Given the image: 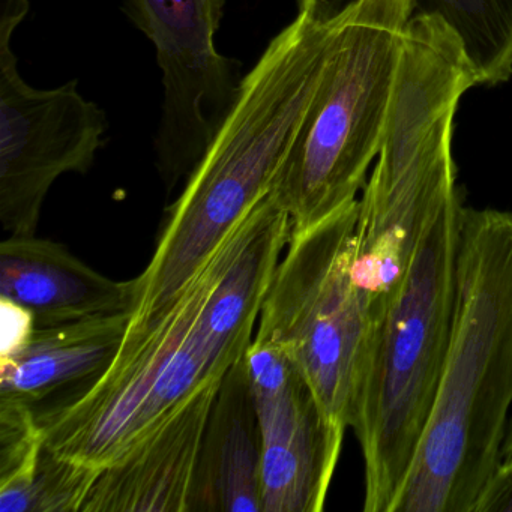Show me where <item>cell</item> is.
<instances>
[{"mask_svg": "<svg viewBox=\"0 0 512 512\" xmlns=\"http://www.w3.org/2000/svg\"><path fill=\"white\" fill-rule=\"evenodd\" d=\"M290 239L292 221L271 191L164 310L130 320L104 373L37 412L46 445L68 460L107 469L191 397L218 385L253 343Z\"/></svg>", "mask_w": 512, "mask_h": 512, "instance_id": "1", "label": "cell"}, {"mask_svg": "<svg viewBox=\"0 0 512 512\" xmlns=\"http://www.w3.org/2000/svg\"><path fill=\"white\" fill-rule=\"evenodd\" d=\"M512 409V212L463 206L451 340L392 512H475Z\"/></svg>", "mask_w": 512, "mask_h": 512, "instance_id": "2", "label": "cell"}, {"mask_svg": "<svg viewBox=\"0 0 512 512\" xmlns=\"http://www.w3.org/2000/svg\"><path fill=\"white\" fill-rule=\"evenodd\" d=\"M335 22L299 13L239 86L184 190L170 206L131 319L160 313L245 215L274 190L328 61Z\"/></svg>", "mask_w": 512, "mask_h": 512, "instance_id": "3", "label": "cell"}, {"mask_svg": "<svg viewBox=\"0 0 512 512\" xmlns=\"http://www.w3.org/2000/svg\"><path fill=\"white\" fill-rule=\"evenodd\" d=\"M479 85L457 32L434 14L410 19L382 148L358 199L353 275L379 323L427 230L458 191V104Z\"/></svg>", "mask_w": 512, "mask_h": 512, "instance_id": "4", "label": "cell"}, {"mask_svg": "<svg viewBox=\"0 0 512 512\" xmlns=\"http://www.w3.org/2000/svg\"><path fill=\"white\" fill-rule=\"evenodd\" d=\"M463 206L458 188L371 334L350 424L364 460L365 512H392L433 410L454 323Z\"/></svg>", "mask_w": 512, "mask_h": 512, "instance_id": "5", "label": "cell"}, {"mask_svg": "<svg viewBox=\"0 0 512 512\" xmlns=\"http://www.w3.org/2000/svg\"><path fill=\"white\" fill-rule=\"evenodd\" d=\"M416 0H350L274 193L307 230L358 200L385 139Z\"/></svg>", "mask_w": 512, "mask_h": 512, "instance_id": "6", "label": "cell"}, {"mask_svg": "<svg viewBox=\"0 0 512 512\" xmlns=\"http://www.w3.org/2000/svg\"><path fill=\"white\" fill-rule=\"evenodd\" d=\"M356 223L358 200L292 233L254 334L298 365L326 418L344 433L374 329L353 275Z\"/></svg>", "mask_w": 512, "mask_h": 512, "instance_id": "7", "label": "cell"}, {"mask_svg": "<svg viewBox=\"0 0 512 512\" xmlns=\"http://www.w3.org/2000/svg\"><path fill=\"white\" fill-rule=\"evenodd\" d=\"M17 28L0 25V226L35 235L53 184L85 175L106 139V112L80 94L77 80L53 89L29 85L13 52Z\"/></svg>", "mask_w": 512, "mask_h": 512, "instance_id": "8", "label": "cell"}, {"mask_svg": "<svg viewBox=\"0 0 512 512\" xmlns=\"http://www.w3.org/2000/svg\"><path fill=\"white\" fill-rule=\"evenodd\" d=\"M227 0H124L128 19L154 44L163 74V112L155 136L167 193L187 181L235 103L238 62L215 38Z\"/></svg>", "mask_w": 512, "mask_h": 512, "instance_id": "9", "label": "cell"}, {"mask_svg": "<svg viewBox=\"0 0 512 512\" xmlns=\"http://www.w3.org/2000/svg\"><path fill=\"white\" fill-rule=\"evenodd\" d=\"M245 362L262 436L263 512L322 511L346 433L286 353L253 340Z\"/></svg>", "mask_w": 512, "mask_h": 512, "instance_id": "10", "label": "cell"}, {"mask_svg": "<svg viewBox=\"0 0 512 512\" xmlns=\"http://www.w3.org/2000/svg\"><path fill=\"white\" fill-rule=\"evenodd\" d=\"M218 385L191 397L124 460L101 470L82 512H190Z\"/></svg>", "mask_w": 512, "mask_h": 512, "instance_id": "11", "label": "cell"}, {"mask_svg": "<svg viewBox=\"0 0 512 512\" xmlns=\"http://www.w3.org/2000/svg\"><path fill=\"white\" fill-rule=\"evenodd\" d=\"M0 298L31 311L37 328H46L134 313L137 283L106 277L50 239L8 236L0 244Z\"/></svg>", "mask_w": 512, "mask_h": 512, "instance_id": "12", "label": "cell"}, {"mask_svg": "<svg viewBox=\"0 0 512 512\" xmlns=\"http://www.w3.org/2000/svg\"><path fill=\"white\" fill-rule=\"evenodd\" d=\"M190 512H263L262 436L245 356L218 385Z\"/></svg>", "mask_w": 512, "mask_h": 512, "instance_id": "13", "label": "cell"}, {"mask_svg": "<svg viewBox=\"0 0 512 512\" xmlns=\"http://www.w3.org/2000/svg\"><path fill=\"white\" fill-rule=\"evenodd\" d=\"M133 313L35 328L13 355L0 356V400L35 404L97 379L112 364Z\"/></svg>", "mask_w": 512, "mask_h": 512, "instance_id": "14", "label": "cell"}, {"mask_svg": "<svg viewBox=\"0 0 512 512\" xmlns=\"http://www.w3.org/2000/svg\"><path fill=\"white\" fill-rule=\"evenodd\" d=\"M350 0H299V13L319 22L337 17ZM416 13L442 17L460 37L479 85L512 77V0H416Z\"/></svg>", "mask_w": 512, "mask_h": 512, "instance_id": "15", "label": "cell"}, {"mask_svg": "<svg viewBox=\"0 0 512 512\" xmlns=\"http://www.w3.org/2000/svg\"><path fill=\"white\" fill-rule=\"evenodd\" d=\"M100 472L44 445L31 469L0 481V511L82 512Z\"/></svg>", "mask_w": 512, "mask_h": 512, "instance_id": "16", "label": "cell"}, {"mask_svg": "<svg viewBox=\"0 0 512 512\" xmlns=\"http://www.w3.org/2000/svg\"><path fill=\"white\" fill-rule=\"evenodd\" d=\"M0 317V356L13 355L28 343L37 328V323L31 311L5 298H0Z\"/></svg>", "mask_w": 512, "mask_h": 512, "instance_id": "17", "label": "cell"}, {"mask_svg": "<svg viewBox=\"0 0 512 512\" xmlns=\"http://www.w3.org/2000/svg\"><path fill=\"white\" fill-rule=\"evenodd\" d=\"M475 512H512V458L503 460L479 497Z\"/></svg>", "mask_w": 512, "mask_h": 512, "instance_id": "18", "label": "cell"}, {"mask_svg": "<svg viewBox=\"0 0 512 512\" xmlns=\"http://www.w3.org/2000/svg\"><path fill=\"white\" fill-rule=\"evenodd\" d=\"M509 458H512V415L511 419H509L505 443H503V460H509Z\"/></svg>", "mask_w": 512, "mask_h": 512, "instance_id": "19", "label": "cell"}]
</instances>
